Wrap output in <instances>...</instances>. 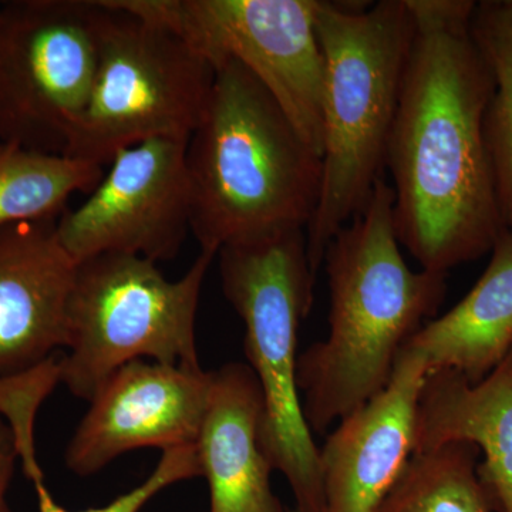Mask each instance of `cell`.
Wrapping results in <instances>:
<instances>
[{
	"instance_id": "cell-1",
	"label": "cell",
	"mask_w": 512,
	"mask_h": 512,
	"mask_svg": "<svg viewBox=\"0 0 512 512\" xmlns=\"http://www.w3.org/2000/svg\"><path fill=\"white\" fill-rule=\"evenodd\" d=\"M409 5L416 32L386 158L394 225L421 269L448 274L505 229L484 133L493 77L470 32L476 2Z\"/></svg>"
},
{
	"instance_id": "cell-2",
	"label": "cell",
	"mask_w": 512,
	"mask_h": 512,
	"mask_svg": "<svg viewBox=\"0 0 512 512\" xmlns=\"http://www.w3.org/2000/svg\"><path fill=\"white\" fill-rule=\"evenodd\" d=\"M323 264L329 335L302 352L296 367L303 414L316 433L382 392L403 346L447 293V274L413 271L404 261L394 191L383 178L362 212L329 242Z\"/></svg>"
},
{
	"instance_id": "cell-3",
	"label": "cell",
	"mask_w": 512,
	"mask_h": 512,
	"mask_svg": "<svg viewBox=\"0 0 512 512\" xmlns=\"http://www.w3.org/2000/svg\"><path fill=\"white\" fill-rule=\"evenodd\" d=\"M191 232L201 251L306 229L318 207L322 157L247 67L227 59L185 151Z\"/></svg>"
},
{
	"instance_id": "cell-4",
	"label": "cell",
	"mask_w": 512,
	"mask_h": 512,
	"mask_svg": "<svg viewBox=\"0 0 512 512\" xmlns=\"http://www.w3.org/2000/svg\"><path fill=\"white\" fill-rule=\"evenodd\" d=\"M416 22L409 0L370 6L316 0L325 62L322 185L305 229L313 274L326 247L382 180Z\"/></svg>"
},
{
	"instance_id": "cell-5",
	"label": "cell",
	"mask_w": 512,
	"mask_h": 512,
	"mask_svg": "<svg viewBox=\"0 0 512 512\" xmlns=\"http://www.w3.org/2000/svg\"><path fill=\"white\" fill-rule=\"evenodd\" d=\"M220 258L222 292L245 325L244 350L264 397L259 444L284 474L296 511L323 512L322 474L296 382L298 336L313 303L305 229L228 245Z\"/></svg>"
},
{
	"instance_id": "cell-6",
	"label": "cell",
	"mask_w": 512,
	"mask_h": 512,
	"mask_svg": "<svg viewBox=\"0 0 512 512\" xmlns=\"http://www.w3.org/2000/svg\"><path fill=\"white\" fill-rule=\"evenodd\" d=\"M215 256L201 251L177 281L143 256L101 254L79 262L67 309L69 353L60 360L69 392L90 402L134 360L201 369L195 323Z\"/></svg>"
},
{
	"instance_id": "cell-7",
	"label": "cell",
	"mask_w": 512,
	"mask_h": 512,
	"mask_svg": "<svg viewBox=\"0 0 512 512\" xmlns=\"http://www.w3.org/2000/svg\"><path fill=\"white\" fill-rule=\"evenodd\" d=\"M99 62L66 157L109 165L154 138L188 141L200 126L215 66L183 37L101 0Z\"/></svg>"
},
{
	"instance_id": "cell-8",
	"label": "cell",
	"mask_w": 512,
	"mask_h": 512,
	"mask_svg": "<svg viewBox=\"0 0 512 512\" xmlns=\"http://www.w3.org/2000/svg\"><path fill=\"white\" fill-rule=\"evenodd\" d=\"M0 140L66 156L92 93L103 8L87 0L2 6Z\"/></svg>"
},
{
	"instance_id": "cell-9",
	"label": "cell",
	"mask_w": 512,
	"mask_h": 512,
	"mask_svg": "<svg viewBox=\"0 0 512 512\" xmlns=\"http://www.w3.org/2000/svg\"><path fill=\"white\" fill-rule=\"evenodd\" d=\"M109 2L173 30L215 67L227 59L247 67L322 157L325 62L316 33V0Z\"/></svg>"
},
{
	"instance_id": "cell-10",
	"label": "cell",
	"mask_w": 512,
	"mask_h": 512,
	"mask_svg": "<svg viewBox=\"0 0 512 512\" xmlns=\"http://www.w3.org/2000/svg\"><path fill=\"white\" fill-rule=\"evenodd\" d=\"M188 141L154 138L124 148L90 197L57 218V235L74 261L130 254L171 261L191 231Z\"/></svg>"
},
{
	"instance_id": "cell-11",
	"label": "cell",
	"mask_w": 512,
	"mask_h": 512,
	"mask_svg": "<svg viewBox=\"0 0 512 512\" xmlns=\"http://www.w3.org/2000/svg\"><path fill=\"white\" fill-rule=\"evenodd\" d=\"M212 370L134 360L113 373L67 444L64 464L94 476L138 448L161 451L197 443L207 410Z\"/></svg>"
},
{
	"instance_id": "cell-12",
	"label": "cell",
	"mask_w": 512,
	"mask_h": 512,
	"mask_svg": "<svg viewBox=\"0 0 512 512\" xmlns=\"http://www.w3.org/2000/svg\"><path fill=\"white\" fill-rule=\"evenodd\" d=\"M429 367L403 346L382 392L340 420L319 448L323 512H377L410 460Z\"/></svg>"
},
{
	"instance_id": "cell-13",
	"label": "cell",
	"mask_w": 512,
	"mask_h": 512,
	"mask_svg": "<svg viewBox=\"0 0 512 512\" xmlns=\"http://www.w3.org/2000/svg\"><path fill=\"white\" fill-rule=\"evenodd\" d=\"M76 271L57 235V218L0 229V376L28 370L67 348Z\"/></svg>"
},
{
	"instance_id": "cell-14",
	"label": "cell",
	"mask_w": 512,
	"mask_h": 512,
	"mask_svg": "<svg viewBox=\"0 0 512 512\" xmlns=\"http://www.w3.org/2000/svg\"><path fill=\"white\" fill-rule=\"evenodd\" d=\"M457 441L483 451L477 474L493 511L512 512V350L478 383L454 370L427 373L413 454Z\"/></svg>"
},
{
	"instance_id": "cell-15",
	"label": "cell",
	"mask_w": 512,
	"mask_h": 512,
	"mask_svg": "<svg viewBox=\"0 0 512 512\" xmlns=\"http://www.w3.org/2000/svg\"><path fill=\"white\" fill-rule=\"evenodd\" d=\"M264 397L247 363L212 370L210 399L198 436L201 477L210 512H285L271 485L274 468L261 444Z\"/></svg>"
},
{
	"instance_id": "cell-16",
	"label": "cell",
	"mask_w": 512,
	"mask_h": 512,
	"mask_svg": "<svg viewBox=\"0 0 512 512\" xmlns=\"http://www.w3.org/2000/svg\"><path fill=\"white\" fill-rule=\"evenodd\" d=\"M407 348L426 359L429 372L454 370L478 383L512 350V234L501 232L477 284L440 318L424 323Z\"/></svg>"
},
{
	"instance_id": "cell-17",
	"label": "cell",
	"mask_w": 512,
	"mask_h": 512,
	"mask_svg": "<svg viewBox=\"0 0 512 512\" xmlns=\"http://www.w3.org/2000/svg\"><path fill=\"white\" fill-rule=\"evenodd\" d=\"M103 175L100 165L0 140V229L59 218L74 194L92 192Z\"/></svg>"
},
{
	"instance_id": "cell-18",
	"label": "cell",
	"mask_w": 512,
	"mask_h": 512,
	"mask_svg": "<svg viewBox=\"0 0 512 512\" xmlns=\"http://www.w3.org/2000/svg\"><path fill=\"white\" fill-rule=\"evenodd\" d=\"M470 32L493 77L484 133L501 215L512 234V0L476 2Z\"/></svg>"
},
{
	"instance_id": "cell-19",
	"label": "cell",
	"mask_w": 512,
	"mask_h": 512,
	"mask_svg": "<svg viewBox=\"0 0 512 512\" xmlns=\"http://www.w3.org/2000/svg\"><path fill=\"white\" fill-rule=\"evenodd\" d=\"M478 454L463 441L412 454L377 512H493Z\"/></svg>"
},
{
	"instance_id": "cell-20",
	"label": "cell",
	"mask_w": 512,
	"mask_h": 512,
	"mask_svg": "<svg viewBox=\"0 0 512 512\" xmlns=\"http://www.w3.org/2000/svg\"><path fill=\"white\" fill-rule=\"evenodd\" d=\"M60 360L55 353L28 370L0 376V417L12 431L23 473L32 483L45 480L36 457L35 420L40 404L62 383Z\"/></svg>"
},
{
	"instance_id": "cell-21",
	"label": "cell",
	"mask_w": 512,
	"mask_h": 512,
	"mask_svg": "<svg viewBox=\"0 0 512 512\" xmlns=\"http://www.w3.org/2000/svg\"><path fill=\"white\" fill-rule=\"evenodd\" d=\"M197 477H201L200 460H198L197 446L191 444V446L163 451L157 467L143 483L104 507L69 511L56 503L49 488L46 487L45 480L35 481L33 485H35L39 512H140L156 495L163 493L171 485Z\"/></svg>"
},
{
	"instance_id": "cell-22",
	"label": "cell",
	"mask_w": 512,
	"mask_h": 512,
	"mask_svg": "<svg viewBox=\"0 0 512 512\" xmlns=\"http://www.w3.org/2000/svg\"><path fill=\"white\" fill-rule=\"evenodd\" d=\"M19 457L16 451L15 440L6 421L0 417V512L10 511L8 491Z\"/></svg>"
},
{
	"instance_id": "cell-23",
	"label": "cell",
	"mask_w": 512,
	"mask_h": 512,
	"mask_svg": "<svg viewBox=\"0 0 512 512\" xmlns=\"http://www.w3.org/2000/svg\"><path fill=\"white\" fill-rule=\"evenodd\" d=\"M2 19H3V12H2V6H0V26H2Z\"/></svg>"
},
{
	"instance_id": "cell-24",
	"label": "cell",
	"mask_w": 512,
	"mask_h": 512,
	"mask_svg": "<svg viewBox=\"0 0 512 512\" xmlns=\"http://www.w3.org/2000/svg\"><path fill=\"white\" fill-rule=\"evenodd\" d=\"M289 512H299V511H296V510H292V511H289Z\"/></svg>"
}]
</instances>
